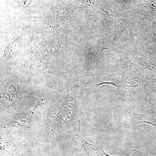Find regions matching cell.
I'll return each instance as SVG.
<instances>
[{
	"label": "cell",
	"mask_w": 156,
	"mask_h": 156,
	"mask_svg": "<svg viewBox=\"0 0 156 156\" xmlns=\"http://www.w3.org/2000/svg\"><path fill=\"white\" fill-rule=\"evenodd\" d=\"M79 138L82 143L85 150L88 155L89 156H110L107 155L102 147V145H94L88 143L82 137L80 129V123L79 126Z\"/></svg>",
	"instance_id": "6da1fadb"
}]
</instances>
